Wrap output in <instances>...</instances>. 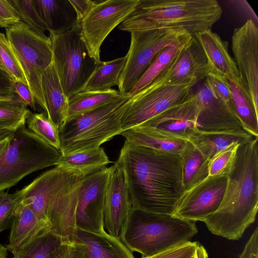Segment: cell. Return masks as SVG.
Wrapping results in <instances>:
<instances>
[{
  "label": "cell",
  "instance_id": "cell-14",
  "mask_svg": "<svg viewBox=\"0 0 258 258\" xmlns=\"http://www.w3.org/2000/svg\"><path fill=\"white\" fill-rule=\"evenodd\" d=\"M227 180L226 173L208 176L183 192L171 215L183 220L203 222L219 207Z\"/></svg>",
  "mask_w": 258,
  "mask_h": 258
},
{
  "label": "cell",
  "instance_id": "cell-35",
  "mask_svg": "<svg viewBox=\"0 0 258 258\" xmlns=\"http://www.w3.org/2000/svg\"><path fill=\"white\" fill-rule=\"evenodd\" d=\"M25 125L30 131L59 151L58 128L45 113H33L30 111L27 117Z\"/></svg>",
  "mask_w": 258,
  "mask_h": 258
},
{
  "label": "cell",
  "instance_id": "cell-37",
  "mask_svg": "<svg viewBox=\"0 0 258 258\" xmlns=\"http://www.w3.org/2000/svg\"><path fill=\"white\" fill-rule=\"evenodd\" d=\"M21 21L39 37L47 39L44 32L47 28L39 16L32 0H11Z\"/></svg>",
  "mask_w": 258,
  "mask_h": 258
},
{
  "label": "cell",
  "instance_id": "cell-18",
  "mask_svg": "<svg viewBox=\"0 0 258 258\" xmlns=\"http://www.w3.org/2000/svg\"><path fill=\"white\" fill-rule=\"evenodd\" d=\"M113 165L105 196L104 226L108 234L119 237L133 205L123 170L116 163Z\"/></svg>",
  "mask_w": 258,
  "mask_h": 258
},
{
  "label": "cell",
  "instance_id": "cell-7",
  "mask_svg": "<svg viewBox=\"0 0 258 258\" xmlns=\"http://www.w3.org/2000/svg\"><path fill=\"white\" fill-rule=\"evenodd\" d=\"M61 152L24 125L15 130L0 157V191L35 171L56 165Z\"/></svg>",
  "mask_w": 258,
  "mask_h": 258
},
{
  "label": "cell",
  "instance_id": "cell-48",
  "mask_svg": "<svg viewBox=\"0 0 258 258\" xmlns=\"http://www.w3.org/2000/svg\"><path fill=\"white\" fill-rule=\"evenodd\" d=\"M194 258H208L207 252L204 247L199 243L195 251Z\"/></svg>",
  "mask_w": 258,
  "mask_h": 258
},
{
  "label": "cell",
  "instance_id": "cell-46",
  "mask_svg": "<svg viewBox=\"0 0 258 258\" xmlns=\"http://www.w3.org/2000/svg\"><path fill=\"white\" fill-rule=\"evenodd\" d=\"M12 81L7 74L0 70V99H10L16 96Z\"/></svg>",
  "mask_w": 258,
  "mask_h": 258
},
{
  "label": "cell",
  "instance_id": "cell-4",
  "mask_svg": "<svg viewBox=\"0 0 258 258\" xmlns=\"http://www.w3.org/2000/svg\"><path fill=\"white\" fill-rule=\"evenodd\" d=\"M222 14L216 0H139L118 29L130 33L182 30L194 35L211 29Z\"/></svg>",
  "mask_w": 258,
  "mask_h": 258
},
{
  "label": "cell",
  "instance_id": "cell-2",
  "mask_svg": "<svg viewBox=\"0 0 258 258\" xmlns=\"http://www.w3.org/2000/svg\"><path fill=\"white\" fill-rule=\"evenodd\" d=\"M227 184L217 210L203 222L213 234L240 238L258 209V137L239 145L227 171Z\"/></svg>",
  "mask_w": 258,
  "mask_h": 258
},
{
  "label": "cell",
  "instance_id": "cell-36",
  "mask_svg": "<svg viewBox=\"0 0 258 258\" xmlns=\"http://www.w3.org/2000/svg\"><path fill=\"white\" fill-rule=\"evenodd\" d=\"M0 70L7 74L12 81H20L28 84L14 50L6 35L2 33H0Z\"/></svg>",
  "mask_w": 258,
  "mask_h": 258
},
{
  "label": "cell",
  "instance_id": "cell-24",
  "mask_svg": "<svg viewBox=\"0 0 258 258\" xmlns=\"http://www.w3.org/2000/svg\"><path fill=\"white\" fill-rule=\"evenodd\" d=\"M10 227L6 248L12 252L43 230L50 228V226L40 220L27 204L20 201L15 209Z\"/></svg>",
  "mask_w": 258,
  "mask_h": 258
},
{
  "label": "cell",
  "instance_id": "cell-52",
  "mask_svg": "<svg viewBox=\"0 0 258 258\" xmlns=\"http://www.w3.org/2000/svg\"><path fill=\"white\" fill-rule=\"evenodd\" d=\"M191 258H194L193 256Z\"/></svg>",
  "mask_w": 258,
  "mask_h": 258
},
{
  "label": "cell",
  "instance_id": "cell-10",
  "mask_svg": "<svg viewBox=\"0 0 258 258\" xmlns=\"http://www.w3.org/2000/svg\"><path fill=\"white\" fill-rule=\"evenodd\" d=\"M6 36L17 57L36 103L46 112L41 77L53 61L51 42L42 38L20 21L6 29Z\"/></svg>",
  "mask_w": 258,
  "mask_h": 258
},
{
  "label": "cell",
  "instance_id": "cell-6",
  "mask_svg": "<svg viewBox=\"0 0 258 258\" xmlns=\"http://www.w3.org/2000/svg\"><path fill=\"white\" fill-rule=\"evenodd\" d=\"M131 103L122 95L113 101L66 122L59 130L62 155L100 147L121 132V118Z\"/></svg>",
  "mask_w": 258,
  "mask_h": 258
},
{
  "label": "cell",
  "instance_id": "cell-45",
  "mask_svg": "<svg viewBox=\"0 0 258 258\" xmlns=\"http://www.w3.org/2000/svg\"><path fill=\"white\" fill-rule=\"evenodd\" d=\"M73 7L77 15L78 24L87 15L96 1L92 0H69Z\"/></svg>",
  "mask_w": 258,
  "mask_h": 258
},
{
  "label": "cell",
  "instance_id": "cell-13",
  "mask_svg": "<svg viewBox=\"0 0 258 258\" xmlns=\"http://www.w3.org/2000/svg\"><path fill=\"white\" fill-rule=\"evenodd\" d=\"M113 169L114 165L93 171L83 177L76 211V228L94 232L105 230L104 200Z\"/></svg>",
  "mask_w": 258,
  "mask_h": 258
},
{
  "label": "cell",
  "instance_id": "cell-26",
  "mask_svg": "<svg viewBox=\"0 0 258 258\" xmlns=\"http://www.w3.org/2000/svg\"><path fill=\"white\" fill-rule=\"evenodd\" d=\"M125 141L133 145L171 153L180 154L186 141L164 136L153 130L137 126L122 132Z\"/></svg>",
  "mask_w": 258,
  "mask_h": 258
},
{
  "label": "cell",
  "instance_id": "cell-50",
  "mask_svg": "<svg viewBox=\"0 0 258 258\" xmlns=\"http://www.w3.org/2000/svg\"><path fill=\"white\" fill-rule=\"evenodd\" d=\"M0 258H8L6 247L0 243Z\"/></svg>",
  "mask_w": 258,
  "mask_h": 258
},
{
  "label": "cell",
  "instance_id": "cell-41",
  "mask_svg": "<svg viewBox=\"0 0 258 258\" xmlns=\"http://www.w3.org/2000/svg\"><path fill=\"white\" fill-rule=\"evenodd\" d=\"M198 242L190 241L172 246L155 254L141 258H191Z\"/></svg>",
  "mask_w": 258,
  "mask_h": 258
},
{
  "label": "cell",
  "instance_id": "cell-16",
  "mask_svg": "<svg viewBox=\"0 0 258 258\" xmlns=\"http://www.w3.org/2000/svg\"><path fill=\"white\" fill-rule=\"evenodd\" d=\"M197 106V130L211 133L245 130L229 106L205 82L192 93Z\"/></svg>",
  "mask_w": 258,
  "mask_h": 258
},
{
  "label": "cell",
  "instance_id": "cell-40",
  "mask_svg": "<svg viewBox=\"0 0 258 258\" xmlns=\"http://www.w3.org/2000/svg\"><path fill=\"white\" fill-rule=\"evenodd\" d=\"M205 82L213 93L226 103L235 114L230 90L223 78L217 74L210 72L206 77Z\"/></svg>",
  "mask_w": 258,
  "mask_h": 258
},
{
  "label": "cell",
  "instance_id": "cell-27",
  "mask_svg": "<svg viewBox=\"0 0 258 258\" xmlns=\"http://www.w3.org/2000/svg\"><path fill=\"white\" fill-rule=\"evenodd\" d=\"M253 136L245 130L205 133L197 131L188 141L192 143L209 160L216 153L232 144H241Z\"/></svg>",
  "mask_w": 258,
  "mask_h": 258
},
{
  "label": "cell",
  "instance_id": "cell-19",
  "mask_svg": "<svg viewBox=\"0 0 258 258\" xmlns=\"http://www.w3.org/2000/svg\"><path fill=\"white\" fill-rule=\"evenodd\" d=\"M198 109L191 93L182 103L172 107L138 125L171 138L188 141L197 131Z\"/></svg>",
  "mask_w": 258,
  "mask_h": 258
},
{
  "label": "cell",
  "instance_id": "cell-51",
  "mask_svg": "<svg viewBox=\"0 0 258 258\" xmlns=\"http://www.w3.org/2000/svg\"><path fill=\"white\" fill-rule=\"evenodd\" d=\"M14 131L0 130V139L11 135Z\"/></svg>",
  "mask_w": 258,
  "mask_h": 258
},
{
  "label": "cell",
  "instance_id": "cell-44",
  "mask_svg": "<svg viewBox=\"0 0 258 258\" xmlns=\"http://www.w3.org/2000/svg\"><path fill=\"white\" fill-rule=\"evenodd\" d=\"M239 258H258V228L256 227L254 232L247 241Z\"/></svg>",
  "mask_w": 258,
  "mask_h": 258
},
{
  "label": "cell",
  "instance_id": "cell-9",
  "mask_svg": "<svg viewBox=\"0 0 258 258\" xmlns=\"http://www.w3.org/2000/svg\"><path fill=\"white\" fill-rule=\"evenodd\" d=\"M192 36L182 30L160 29L131 32L125 64L117 85L120 94H128L162 50L182 42Z\"/></svg>",
  "mask_w": 258,
  "mask_h": 258
},
{
  "label": "cell",
  "instance_id": "cell-15",
  "mask_svg": "<svg viewBox=\"0 0 258 258\" xmlns=\"http://www.w3.org/2000/svg\"><path fill=\"white\" fill-rule=\"evenodd\" d=\"M232 50L241 85L258 111V27L253 20L234 30Z\"/></svg>",
  "mask_w": 258,
  "mask_h": 258
},
{
  "label": "cell",
  "instance_id": "cell-20",
  "mask_svg": "<svg viewBox=\"0 0 258 258\" xmlns=\"http://www.w3.org/2000/svg\"><path fill=\"white\" fill-rule=\"evenodd\" d=\"M71 241L81 247L85 258H135L119 237L106 230L94 232L76 228Z\"/></svg>",
  "mask_w": 258,
  "mask_h": 258
},
{
  "label": "cell",
  "instance_id": "cell-23",
  "mask_svg": "<svg viewBox=\"0 0 258 258\" xmlns=\"http://www.w3.org/2000/svg\"><path fill=\"white\" fill-rule=\"evenodd\" d=\"M32 2L50 34L62 33L79 24L76 12L69 0H32Z\"/></svg>",
  "mask_w": 258,
  "mask_h": 258
},
{
  "label": "cell",
  "instance_id": "cell-21",
  "mask_svg": "<svg viewBox=\"0 0 258 258\" xmlns=\"http://www.w3.org/2000/svg\"><path fill=\"white\" fill-rule=\"evenodd\" d=\"M200 44L212 72L235 82H240L236 64L228 52V44L211 29L194 35Z\"/></svg>",
  "mask_w": 258,
  "mask_h": 258
},
{
  "label": "cell",
  "instance_id": "cell-33",
  "mask_svg": "<svg viewBox=\"0 0 258 258\" xmlns=\"http://www.w3.org/2000/svg\"><path fill=\"white\" fill-rule=\"evenodd\" d=\"M126 56L101 61L82 91H106L117 85L125 64Z\"/></svg>",
  "mask_w": 258,
  "mask_h": 258
},
{
  "label": "cell",
  "instance_id": "cell-34",
  "mask_svg": "<svg viewBox=\"0 0 258 258\" xmlns=\"http://www.w3.org/2000/svg\"><path fill=\"white\" fill-rule=\"evenodd\" d=\"M30 110L17 95L10 99H0V130L15 131L26 124Z\"/></svg>",
  "mask_w": 258,
  "mask_h": 258
},
{
  "label": "cell",
  "instance_id": "cell-30",
  "mask_svg": "<svg viewBox=\"0 0 258 258\" xmlns=\"http://www.w3.org/2000/svg\"><path fill=\"white\" fill-rule=\"evenodd\" d=\"M179 155L185 191L209 175V160L189 141H186Z\"/></svg>",
  "mask_w": 258,
  "mask_h": 258
},
{
  "label": "cell",
  "instance_id": "cell-1",
  "mask_svg": "<svg viewBox=\"0 0 258 258\" xmlns=\"http://www.w3.org/2000/svg\"><path fill=\"white\" fill-rule=\"evenodd\" d=\"M115 163L123 170L133 208L172 214L184 191L179 154L138 146L125 141Z\"/></svg>",
  "mask_w": 258,
  "mask_h": 258
},
{
  "label": "cell",
  "instance_id": "cell-43",
  "mask_svg": "<svg viewBox=\"0 0 258 258\" xmlns=\"http://www.w3.org/2000/svg\"><path fill=\"white\" fill-rule=\"evenodd\" d=\"M14 92L27 105L33 110H36V102L34 96L28 84L20 81H12Z\"/></svg>",
  "mask_w": 258,
  "mask_h": 258
},
{
  "label": "cell",
  "instance_id": "cell-38",
  "mask_svg": "<svg viewBox=\"0 0 258 258\" xmlns=\"http://www.w3.org/2000/svg\"><path fill=\"white\" fill-rule=\"evenodd\" d=\"M239 145L240 144H232L212 157L208 162V176H215L226 173Z\"/></svg>",
  "mask_w": 258,
  "mask_h": 258
},
{
  "label": "cell",
  "instance_id": "cell-47",
  "mask_svg": "<svg viewBox=\"0 0 258 258\" xmlns=\"http://www.w3.org/2000/svg\"><path fill=\"white\" fill-rule=\"evenodd\" d=\"M61 258H85V256L81 247L71 241Z\"/></svg>",
  "mask_w": 258,
  "mask_h": 258
},
{
  "label": "cell",
  "instance_id": "cell-49",
  "mask_svg": "<svg viewBox=\"0 0 258 258\" xmlns=\"http://www.w3.org/2000/svg\"><path fill=\"white\" fill-rule=\"evenodd\" d=\"M12 134L10 136L0 139V157L7 149L10 141Z\"/></svg>",
  "mask_w": 258,
  "mask_h": 258
},
{
  "label": "cell",
  "instance_id": "cell-42",
  "mask_svg": "<svg viewBox=\"0 0 258 258\" xmlns=\"http://www.w3.org/2000/svg\"><path fill=\"white\" fill-rule=\"evenodd\" d=\"M21 21L11 0H0V27L6 29Z\"/></svg>",
  "mask_w": 258,
  "mask_h": 258
},
{
  "label": "cell",
  "instance_id": "cell-31",
  "mask_svg": "<svg viewBox=\"0 0 258 258\" xmlns=\"http://www.w3.org/2000/svg\"><path fill=\"white\" fill-rule=\"evenodd\" d=\"M109 163L104 149L99 147L62 155L55 166L87 174L106 167Z\"/></svg>",
  "mask_w": 258,
  "mask_h": 258
},
{
  "label": "cell",
  "instance_id": "cell-28",
  "mask_svg": "<svg viewBox=\"0 0 258 258\" xmlns=\"http://www.w3.org/2000/svg\"><path fill=\"white\" fill-rule=\"evenodd\" d=\"M222 77L229 88L234 112L243 128L252 136L258 137V111L249 95L240 82Z\"/></svg>",
  "mask_w": 258,
  "mask_h": 258
},
{
  "label": "cell",
  "instance_id": "cell-5",
  "mask_svg": "<svg viewBox=\"0 0 258 258\" xmlns=\"http://www.w3.org/2000/svg\"><path fill=\"white\" fill-rule=\"evenodd\" d=\"M197 232L196 222L132 207L119 238L131 251L146 257L189 241Z\"/></svg>",
  "mask_w": 258,
  "mask_h": 258
},
{
  "label": "cell",
  "instance_id": "cell-17",
  "mask_svg": "<svg viewBox=\"0 0 258 258\" xmlns=\"http://www.w3.org/2000/svg\"><path fill=\"white\" fill-rule=\"evenodd\" d=\"M211 72L204 51L193 35L190 43L170 67L145 88L156 89L182 84L193 79L198 82L206 78Z\"/></svg>",
  "mask_w": 258,
  "mask_h": 258
},
{
  "label": "cell",
  "instance_id": "cell-32",
  "mask_svg": "<svg viewBox=\"0 0 258 258\" xmlns=\"http://www.w3.org/2000/svg\"><path fill=\"white\" fill-rule=\"evenodd\" d=\"M121 95L118 91L112 89L106 91H81L69 99L66 122L108 104Z\"/></svg>",
  "mask_w": 258,
  "mask_h": 258
},
{
  "label": "cell",
  "instance_id": "cell-25",
  "mask_svg": "<svg viewBox=\"0 0 258 258\" xmlns=\"http://www.w3.org/2000/svg\"><path fill=\"white\" fill-rule=\"evenodd\" d=\"M71 242L46 228L12 253L13 258H61Z\"/></svg>",
  "mask_w": 258,
  "mask_h": 258
},
{
  "label": "cell",
  "instance_id": "cell-39",
  "mask_svg": "<svg viewBox=\"0 0 258 258\" xmlns=\"http://www.w3.org/2000/svg\"><path fill=\"white\" fill-rule=\"evenodd\" d=\"M19 202L15 193L0 191V232L10 227L15 209Z\"/></svg>",
  "mask_w": 258,
  "mask_h": 258
},
{
  "label": "cell",
  "instance_id": "cell-22",
  "mask_svg": "<svg viewBox=\"0 0 258 258\" xmlns=\"http://www.w3.org/2000/svg\"><path fill=\"white\" fill-rule=\"evenodd\" d=\"M41 83L45 114L59 130L67 121L69 99L63 91L53 62L44 72Z\"/></svg>",
  "mask_w": 258,
  "mask_h": 258
},
{
  "label": "cell",
  "instance_id": "cell-3",
  "mask_svg": "<svg viewBox=\"0 0 258 258\" xmlns=\"http://www.w3.org/2000/svg\"><path fill=\"white\" fill-rule=\"evenodd\" d=\"M86 174L55 166L21 189L25 201L40 218L47 217L50 229L71 241L81 181Z\"/></svg>",
  "mask_w": 258,
  "mask_h": 258
},
{
  "label": "cell",
  "instance_id": "cell-8",
  "mask_svg": "<svg viewBox=\"0 0 258 258\" xmlns=\"http://www.w3.org/2000/svg\"><path fill=\"white\" fill-rule=\"evenodd\" d=\"M53 63L68 99L82 91L102 61L91 54L80 24L58 34H50Z\"/></svg>",
  "mask_w": 258,
  "mask_h": 258
},
{
  "label": "cell",
  "instance_id": "cell-12",
  "mask_svg": "<svg viewBox=\"0 0 258 258\" xmlns=\"http://www.w3.org/2000/svg\"><path fill=\"white\" fill-rule=\"evenodd\" d=\"M139 0L96 1L80 23L81 33L92 55L100 59V48L109 33L134 10Z\"/></svg>",
  "mask_w": 258,
  "mask_h": 258
},
{
  "label": "cell",
  "instance_id": "cell-11",
  "mask_svg": "<svg viewBox=\"0 0 258 258\" xmlns=\"http://www.w3.org/2000/svg\"><path fill=\"white\" fill-rule=\"evenodd\" d=\"M196 79L156 89L145 88L131 96V103L121 120L122 132L137 126L165 110L184 102Z\"/></svg>",
  "mask_w": 258,
  "mask_h": 258
},
{
  "label": "cell",
  "instance_id": "cell-29",
  "mask_svg": "<svg viewBox=\"0 0 258 258\" xmlns=\"http://www.w3.org/2000/svg\"><path fill=\"white\" fill-rule=\"evenodd\" d=\"M192 36L182 42L168 46L162 50L156 55L128 95L132 96L137 94L158 79L189 45Z\"/></svg>",
  "mask_w": 258,
  "mask_h": 258
}]
</instances>
